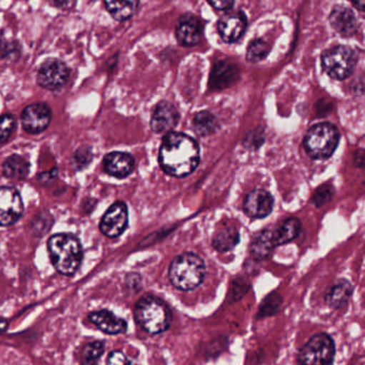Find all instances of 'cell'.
<instances>
[{"label": "cell", "instance_id": "obj_29", "mask_svg": "<svg viewBox=\"0 0 365 365\" xmlns=\"http://www.w3.org/2000/svg\"><path fill=\"white\" fill-rule=\"evenodd\" d=\"M281 304H282V297L278 293L270 294L261 302L257 317L261 319V317H274L280 310Z\"/></svg>", "mask_w": 365, "mask_h": 365}, {"label": "cell", "instance_id": "obj_14", "mask_svg": "<svg viewBox=\"0 0 365 365\" xmlns=\"http://www.w3.org/2000/svg\"><path fill=\"white\" fill-rule=\"evenodd\" d=\"M274 203V197L268 191L255 189L244 200V212L253 218H265L271 214Z\"/></svg>", "mask_w": 365, "mask_h": 365}, {"label": "cell", "instance_id": "obj_35", "mask_svg": "<svg viewBox=\"0 0 365 365\" xmlns=\"http://www.w3.org/2000/svg\"><path fill=\"white\" fill-rule=\"evenodd\" d=\"M208 4L219 11H229L235 4L236 0H207Z\"/></svg>", "mask_w": 365, "mask_h": 365}, {"label": "cell", "instance_id": "obj_17", "mask_svg": "<svg viewBox=\"0 0 365 365\" xmlns=\"http://www.w3.org/2000/svg\"><path fill=\"white\" fill-rule=\"evenodd\" d=\"M331 27L341 36H354L358 31V21L355 13L346 6H336L329 14Z\"/></svg>", "mask_w": 365, "mask_h": 365}, {"label": "cell", "instance_id": "obj_28", "mask_svg": "<svg viewBox=\"0 0 365 365\" xmlns=\"http://www.w3.org/2000/svg\"><path fill=\"white\" fill-rule=\"evenodd\" d=\"M105 343L103 341H94L84 347L81 353V365H98L104 353Z\"/></svg>", "mask_w": 365, "mask_h": 365}, {"label": "cell", "instance_id": "obj_30", "mask_svg": "<svg viewBox=\"0 0 365 365\" xmlns=\"http://www.w3.org/2000/svg\"><path fill=\"white\" fill-rule=\"evenodd\" d=\"M15 125H16V120L12 115L6 113L0 117V143L8 141L14 130Z\"/></svg>", "mask_w": 365, "mask_h": 365}, {"label": "cell", "instance_id": "obj_31", "mask_svg": "<svg viewBox=\"0 0 365 365\" xmlns=\"http://www.w3.org/2000/svg\"><path fill=\"white\" fill-rule=\"evenodd\" d=\"M19 44L17 41L10 40L0 34V59H8L19 53Z\"/></svg>", "mask_w": 365, "mask_h": 365}, {"label": "cell", "instance_id": "obj_24", "mask_svg": "<svg viewBox=\"0 0 365 365\" xmlns=\"http://www.w3.org/2000/svg\"><path fill=\"white\" fill-rule=\"evenodd\" d=\"M2 173L8 179L24 180L29 173V164L21 156L12 155L4 160Z\"/></svg>", "mask_w": 365, "mask_h": 365}, {"label": "cell", "instance_id": "obj_32", "mask_svg": "<svg viewBox=\"0 0 365 365\" xmlns=\"http://www.w3.org/2000/svg\"><path fill=\"white\" fill-rule=\"evenodd\" d=\"M92 158H94V155H92L90 148H79L73 156V165L77 170H81L91 163Z\"/></svg>", "mask_w": 365, "mask_h": 365}, {"label": "cell", "instance_id": "obj_16", "mask_svg": "<svg viewBox=\"0 0 365 365\" xmlns=\"http://www.w3.org/2000/svg\"><path fill=\"white\" fill-rule=\"evenodd\" d=\"M179 113L174 105L161 102L156 105L150 121V128L154 133L171 132L179 122Z\"/></svg>", "mask_w": 365, "mask_h": 365}, {"label": "cell", "instance_id": "obj_22", "mask_svg": "<svg viewBox=\"0 0 365 365\" xmlns=\"http://www.w3.org/2000/svg\"><path fill=\"white\" fill-rule=\"evenodd\" d=\"M353 285L349 280L338 281L326 295V304L330 308L340 309L349 302L351 294H353Z\"/></svg>", "mask_w": 365, "mask_h": 365}, {"label": "cell", "instance_id": "obj_27", "mask_svg": "<svg viewBox=\"0 0 365 365\" xmlns=\"http://www.w3.org/2000/svg\"><path fill=\"white\" fill-rule=\"evenodd\" d=\"M271 51V45L263 38H255L251 41L246 51V59L252 63L266 59Z\"/></svg>", "mask_w": 365, "mask_h": 365}, {"label": "cell", "instance_id": "obj_34", "mask_svg": "<svg viewBox=\"0 0 365 365\" xmlns=\"http://www.w3.org/2000/svg\"><path fill=\"white\" fill-rule=\"evenodd\" d=\"M107 365H132V361L122 351H114L107 357Z\"/></svg>", "mask_w": 365, "mask_h": 365}, {"label": "cell", "instance_id": "obj_12", "mask_svg": "<svg viewBox=\"0 0 365 365\" xmlns=\"http://www.w3.org/2000/svg\"><path fill=\"white\" fill-rule=\"evenodd\" d=\"M175 34L176 38L182 46H196L203 38V21L192 13L181 15L176 23Z\"/></svg>", "mask_w": 365, "mask_h": 365}, {"label": "cell", "instance_id": "obj_33", "mask_svg": "<svg viewBox=\"0 0 365 365\" xmlns=\"http://www.w3.org/2000/svg\"><path fill=\"white\" fill-rule=\"evenodd\" d=\"M332 195H334V188L330 185H324L315 192L313 203L316 206L325 205L331 200Z\"/></svg>", "mask_w": 365, "mask_h": 365}, {"label": "cell", "instance_id": "obj_8", "mask_svg": "<svg viewBox=\"0 0 365 365\" xmlns=\"http://www.w3.org/2000/svg\"><path fill=\"white\" fill-rule=\"evenodd\" d=\"M70 78V70L58 59H49L41 66L36 75V83L49 91L61 89Z\"/></svg>", "mask_w": 365, "mask_h": 365}, {"label": "cell", "instance_id": "obj_1", "mask_svg": "<svg viewBox=\"0 0 365 365\" xmlns=\"http://www.w3.org/2000/svg\"><path fill=\"white\" fill-rule=\"evenodd\" d=\"M199 160L201 150L192 137L173 132L163 138L159 163L167 175L175 178L186 177L197 168Z\"/></svg>", "mask_w": 365, "mask_h": 365}, {"label": "cell", "instance_id": "obj_25", "mask_svg": "<svg viewBox=\"0 0 365 365\" xmlns=\"http://www.w3.org/2000/svg\"><path fill=\"white\" fill-rule=\"evenodd\" d=\"M300 231H301V222L299 219L294 218V217L287 219L278 230H274L276 245L281 246V245L291 242L299 235Z\"/></svg>", "mask_w": 365, "mask_h": 365}, {"label": "cell", "instance_id": "obj_38", "mask_svg": "<svg viewBox=\"0 0 365 365\" xmlns=\"http://www.w3.org/2000/svg\"><path fill=\"white\" fill-rule=\"evenodd\" d=\"M9 327V322L4 319H0V334H4V331H6Z\"/></svg>", "mask_w": 365, "mask_h": 365}, {"label": "cell", "instance_id": "obj_20", "mask_svg": "<svg viewBox=\"0 0 365 365\" xmlns=\"http://www.w3.org/2000/svg\"><path fill=\"white\" fill-rule=\"evenodd\" d=\"M276 247H278V245H276L274 230H265V231L259 232L253 238L251 252L256 259H263L269 257Z\"/></svg>", "mask_w": 365, "mask_h": 365}, {"label": "cell", "instance_id": "obj_36", "mask_svg": "<svg viewBox=\"0 0 365 365\" xmlns=\"http://www.w3.org/2000/svg\"><path fill=\"white\" fill-rule=\"evenodd\" d=\"M49 2L55 8L66 10V9H71L74 6L75 0H49Z\"/></svg>", "mask_w": 365, "mask_h": 365}, {"label": "cell", "instance_id": "obj_10", "mask_svg": "<svg viewBox=\"0 0 365 365\" xmlns=\"http://www.w3.org/2000/svg\"><path fill=\"white\" fill-rule=\"evenodd\" d=\"M21 193L14 187H0V227H10L23 216Z\"/></svg>", "mask_w": 365, "mask_h": 365}, {"label": "cell", "instance_id": "obj_21", "mask_svg": "<svg viewBox=\"0 0 365 365\" xmlns=\"http://www.w3.org/2000/svg\"><path fill=\"white\" fill-rule=\"evenodd\" d=\"M139 0H104L105 8L115 21H126L136 12Z\"/></svg>", "mask_w": 365, "mask_h": 365}, {"label": "cell", "instance_id": "obj_5", "mask_svg": "<svg viewBox=\"0 0 365 365\" xmlns=\"http://www.w3.org/2000/svg\"><path fill=\"white\" fill-rule=\"evenodd\" d=\"M340 143V133L330 123H319L313 126L304 137L306 153L314 160H327L336 151Z\"/></svg>", "mask_w": 365, "mask_h": 365}, {"label": "cell", "instance_id": "obj_23", "mask_svg": "<svg viewBox=\"0 0 365 365\" xmlns=\"http://www.w3.org/2000/svg\"><path fill=\"white\" fill-rule=\"evenodd\" d=\"M239 232L233 225H224L214 235L212 245L221 252H226L235 248L239 242Z\"/></svg>", "mask_w": 365, "mask_h": 365}, {"label": "cell", "instance_id": "obj_26", "mask_svg": "<svg viewBox=\"0 0 365 365\" xmlns=\"http://www.w3.org/2000/svg\"><path fill=\"white\" fill-rule=\"evenodd\" d=\"M193 128L199 136H208L218 128V121L209 111H201L193 119Z\"/></svg>", "mask_w": 365, "mask_h": 365}, {"label": "cell", "instance_id": "obj_13", "mask_svg": "<svg viewBox=\"0 0 365 365\" xmlns=\"http://www.w3.org/2000/svg\"><path fill=\"white\" fill-rule=\"evenodd\" d=\"M21 126L29 134L44 132L51 121V110L45 103H36L24 109L21 117Z\"/></svg>", "mask_w": 365, "mask_h": 365}, {"label": "cell", "instance_id": "obj_18", "mask_svg": "<svg viewBox=\"0 0 365 365\" xmlns=\"http://www.w3.org/2000/svg\"><path fill=\"white\" fill-rule=\"evenodd\" d=\"M88 319L103 334L109 336L126 334L128 330V323L109 310L94 311L89 313Z\"/></svg>", "mask_w": 365, "mask_h": 365}, {"label": "cell", "instance_id": "obj_9", "mask_svg": "<svg viewBox=\"0 0 365 365\" xmlns=\"http://www.w3.org/2000/svg\"><path fill=\"white\" fill-rule=\"evenodd\" d=\"M248 19L241 10H229L216 23L219 36L226 44L238 42L246 34Z\"/></svg>", "mask_w": 365, "mask_h": 365}, {"label": "cell", "instance_id": "obj_6", "mask_svg": "<svg viewBox=\"0 0 365 365\" xmlns=\"http://www.w3.org/2000/svg\"><path fill=\"white\" fill-rule=\"evenodd\" d=\"M324 72L336 81H344L353 75L358 57L355 51L346 45H336L321 53Z\"/></svg>", "mask_w": 365, "mask_h": 365}, {"label": "cell", "instance_id": "obj_3", "mask_svg": "<svg viewBox=\"0 0 365 365\" xmlns=\"http://www.w3.org/2000/svg\"><path fill=\"white\" fill-rule=\"evenodd\" d=\"M134 319L144 331L156 336L169 329L173 314L169 307L162 299L147 295L141 298L135 304Z\"/></svg>", "mask_w": 365, "mask_h": 365}, {"label": "cell", "instance_id": "obj_2", "mask_svg": "<svg viewBox=\"0 0 365 365\" xmlns=\"http://www.w3.org/2000/svg\"><path fill=\"white\" fill-rule=\"evenodd\" d=\"M49 259L55 269L64 276H73L83 262V247L76 236L58 233L47 242Z\"/></svg>", "mask_w": 365, "mask_h": 365}, {"label": "cell", "instance_id": "obj_19", "mask_svg": "<svg viewBox=\"0 0 365 365\" xmlns=\"http://www.w3.org/2000/svg\"><path fill=\"white\" fill-rule=\"evenodd\" d=\"M238 78V66L227 60H221L214 64L210 73L209 87L212 90H224L234 85Z\"/></svg>", "mask_w": 365, "mask_h": 365}, {"label": "cell", "instance_id": "obj_7", "mask_svg": "<svg viewBox=\"0 0 365 365\" xmlns=\"http://www.w3.org/2000/svg\"><path fill=\"white\" fill-rule=\"evenodd\" d=\"M336 357V343L325 332L315 334L298 354L300 365H331Z\"/></svg>", "mask_w": 365, "mask_h": 365}, {"label": "cell", "instance_id": "obj_4", "mask_svg": "<svg viewBox=\"0 0 365 365\" xmlns=\"http://www.w3.org/2000/svg\"><path fill=\"white\" fill-rule=\"evenodd\" d=\"M205 274V262L194 253H182L178 255L169 266V280L180 291H192L196 289L203 282Z\"/></svg>", "mask_w": 365, "mask_h": 365}, {"label": "cell", "instance_id": "obj_15", "mask_svg": "<svg viewBox=\"0 0 365 365\" xmlns=\"http://www.w3.org/2000/svg\"><path fill=\"white\" fill-rule=\"evenodd\" d=\"M103 169L107 175L117 179L129 177L134 170L135 160L126 152H111L103 160Z\"/></svg>", "mask_w": 365, "mask_h": 365}, {"label": "cell", "instance_id": "obj_39", "mask_svg": "<svg viewBox=\"0 0 365 365\" xmlns=\"http://www.w3.org/2000/svg\"><path fill=\"white\" fill-rule=\"evenodd\" d=\"M351 365H364V358H357V359H356Z\"/></svg>", "mask_w": 365, "mask_h": 365}, {"label": "cell", "instance_id": "obj_37", "mask_svg": "<svg viewBox=\"0 0 365 365\" xmlns=\"http://www.w3.org/2000/svg\"><path fill=\"white\" fill-rule=\"evenodd\" d=\"M351 1H353V4H355V6L358 10L364 12L365 8V0H351Z\"/></svg>", "mask_w": 365, "mask_h": 365}, {"label": "cell", "instance_id": "obj_11", "mask_svg": "<svg viewBox=\"0 0 365 365\" xmlns=\"http://www.w3.org/2000/svg\"><path fill=\"white\" fill-rule=\"evenodd\" d=\"M129 223V212L126 203L118 201L111 205L101 219L100 231L109 238L119 237Z\"/></svg>", "mask_w": 365, "mask_h": 365}]
</instances>
